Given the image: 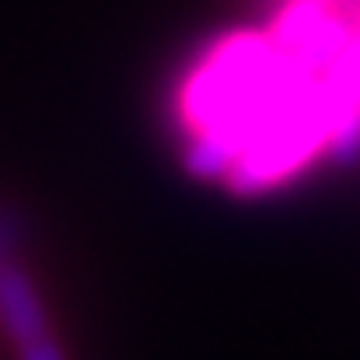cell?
I'll return each instance as SVG.
<instances>
[{"mask_svg": "<svg viewBox=\"0 0 360 360\" xmlns=\"http://www.w3.org/2000/svg\"><path fill=\"white\" fill-rule=\"evenodd\" d=\"M0 326L7 329V336L18 343L39 340L49 333V315L46 304L32 283V276L11 259L0 266Z\"/></svg>", "mask_w": 360, "mask_h": 360, "instance_id": "cell-1", "label": "cell"}, {"mask_svg": "<svg viewBox=\"0 0 360 360\" xmlns=\"http://www.w3.org/2000/svg\"><path fill=\"white\" fill-rule=\"evenodd\" d=\"M21 235H25V214H21V207L0 203V266L14 259Z\"/></svg>", "mask_w": 360, "mask_h": 360, "instance_id": "cell-2", "label": "cell"}, {"mask_svg": "<svg viewBox=\"0 0 360 360\" xmlns=\"http://www.w3.org/2000/svg\"><path fill=\"white\" fill-rule=\"evenodd\" d=\"M18 360H67L60 343L46 333L39 340H28V343H18Z\"/></svg>", "mask_w": 360, "mask_h": 360, "instance_id": "cell-3", "label": "cell"}]
</instances>
